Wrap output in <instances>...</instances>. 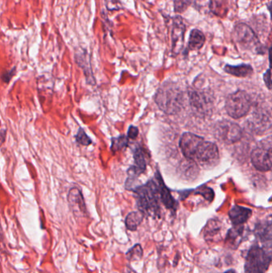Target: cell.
<instances>
[{
  "mask_svg": "<svg viewBox=\"0 0 272 273\" xmlns=\"http://www.w3.org/2000/svg\"><path fill=\"white\" fill-rule=\"evenodd\" d=\"M252 163L257 170L268 172L272 167V147L271 138L260 142L251 155Z\"/></svg>",
  "mask_w": 272,
  "mask_h": 273,
  "instance_id": "6",
  "label": "cell"
},
{
  "mask_svg": "<svg viewBox=\"0 0 272 273\" xmlns=\"http://www.w3.org/2000/svg\"><path fill=\"white\" fill-rule=\"evenodd\" d=\"M128 138L125 136H120L118 138H114L112 139V146L111 150L113 152H116L121 149L126 148L128 146Z\"/></svg>",
  "mask_w": 272,
  "mask_h": 273,
  "instance_id": "25",
  "label": "cell"
},
{
  "mask_svg": "<svg viewBox=\"0 0 272 273\" xmlns=\"http://www.w3.org/2000/svg\"><path fill=\"white\" fill-rule=\"evenodd\" d=\"M134 164L129 170V179L133 180L146 169V155L142 149L137 148L134 152Z\"/></svg>",
  "mask_w": 272,
  "mask_h": 273,
  "instance_id": "15",
  "label": "cell"
},
{
  "mask_svg": "<svg viewBox=\"0 0 272 273\" xmlns=\"http://www.w3.org/2000/svg\"><path fill=\"white\" fill-rule=\"evenodd\" d=\"M224 71L227 74H231L238 78H246L252 75L253 73V68L251 65H248V64H241L238 66L226 65L224 66Z\"/></svg>",
  "mask_w": 272,
  "mask_h": 273,
  "instance_id": "19",
  "label": "cell"
},
{
  "mask_svg": "<svg viewBox=\"0 0 272 273\" xmlns=\"http://www.w3.org/2000/svg\"><path fill=\"white\" fill-rule=\"evenodd\" d=\"M76 62L79 65L80 67H82L84 70L86 77L89 78L90 75L92 76V72H91V67L90 65V60L89 56L86 53V51H78L75 55Z\"/></svg>",
  "mask_w": 272,
  "mask_h": 273,
  "instance_id": "22",
  "label": "cell"
},
{
  "mask_svg": "<svg viewBox=\"0 0 272 273\" xmlns=\"http://www.w3.org/2000/svg\"><path fill=\"white\" fill-rule=\"evenodd\" d=\"M180 148L187 159L204 168H212L219 163V149L217 145L201 136L184 133L180 139Z\"/></svg>",
  "mask_w": 272,
  "mask_h": 273,
  "instance_id": "1",
  "label": "cell"
},
{
  "mask_svg": "<svg viewBox=\"0 0 272 273\" xmlns=\"http://www.w3.org/2000/svg\"><path fill=\"white\" fill-rule=\"evenodd\" d=\"M5 249L4 238H3V233H2V226L0 223V252L2 253Z\"/></svg>",
  "mask_w": 272,
  "mask_h": 273,
  "instance_id": "31",
  "label": "cell"
},
{
  "mask_svg": "<svg viewBox=\"0 0 272 273\" xmlns=\"http://www.w3.org/2000/svg\"><path fill=\"white\" fill-rule=\"evenodd\" d=\"M209 9L213 14L219 18H224L228 12L227 0H210Z\"/></svg>",
  "mask_w": 272,
  "mask_h": 273,
  "instance_id": "20",
  "label": "cell"
},
{
  "mask_svg": "<svg viewBox=\"0 0 272 273\" xmlns=\"http://www.w3.org/2000/svg\"><path fill=\"white\" fill-rule=\"evenodd\" d=\"M215 136L217 139L225 144L239 142L243 137V130L237 123L229 120L217 122L215 126Z\"/></svg>",
  "mask_w": 272,
  "mask_h": 273,
  "instance_id": "8",
  "label": "cell"
},
{
  "mask_svg": "<svg viewBox=\"0 0 272 273\" xmlns=\"http://www.w3.org/2000/svg\"><path fill=\"white\" fill-rule=\"evenodd\" d=\"M6 131L5 129H2L0 131V146H2V143L4 142L5 139H6Z\"/></svg>",
  "mask_w": 272,
  "mask_h": 273,
  "instance_id": "33",
  "label": "cell"
},
{
  "mask_svg": "<svg viewBox=\"0 0 272 273\" xmlns=\"http://www.w3.org/2000/svg\"><path fill=\"white\" fill-rule=\"evenodd\" d=\"M252 211L248 208L235 206L229 211V218L234 226L243 225L252 216Z\"/></svg>",
  "mask_w": 272,
  "mask_h": 273,
  "instance_id": "14",
  "label": "cell"
},
{
  "mask_svg": "<svg viewBox=\"0 0 272 273\" xmlns=\"http://www.w3.org/2000/svg\"><path fill=\"white\" fill-rule=\"evenodd\" d=\"M76 141L78 143L83 145V146H89V145L92 143L91 139L89 138L84 129H82V128H80L78 134L76 135Z\"/></svg>",
  "mask_w": 272,
  "mask_h": 273,
  "instance_id": "27",
  "label": "cell"
},
{
  "mask_svg": "<svg viewBox=\"0 0 272 273\" xmlns=\"http://www.w3.org/2000/svg\"><path fill=\"white\" fill-rule=\"evenodd\" d=\"M68 203L70 210L76 217H84L86 214V204L82 192L77 187L70 189L68 193Z\"/></svg>",
  "mask_w": 272,
  "mask_h": 273,
  "instance_id": "12",
  "label": "cell"
},
{
  "mask_svg": "<svg viewBox=\"0 0 272 273\" xmlns=\"http://www.w3.org/2000/svg\"><path fill=\"white\" fill-rule=\"evenodd\" d=\"M193 2V0H174L175 12L183 13L188 9Z\"/></svg>",
  "mask_w": 272,
  "mask_h": 273,
  "instance_id": "26",
  "label": "cell"
},
{
  "mask_svg": "<svg viewBox=\"0 0 272 273\" xmlns=\"http://www.w3.org/2000/svg\"><path fill=\"white\" fill-rule=\"evenodd\" d=\"M224 273H236V272L234 269H230V270H227Z\"/></svg>",
  "mask_w": 272,
  "mask_h": 273,
  "instance_id": "34",
  "label": "cell"
},
{
  "mask_svg": "<svg viewBox=\"0 0 272 273\" xmlns=\"http://www.w3.org/2000/svg\"><path fill=\"white\" fill-rule=\"evenodd\" d=\"M244 228V226L238 225L229 229L226 236V244L231 247L232 249H236L239 244L241 243Z\"/></svg>",
  "mask_w": 272,
  "mask_h": 273,
  "instance_id": "18",
  "label": "cell"
},
{
  "mask_svg": "<svg viewBox=\"0 0 272 273\" xmlns=\"http://www.w3.org/2000/svg\"><path fill=\"white\" fill-rule=\"evenodd\" d=\"M107 8L109 10H119L120 6H118V0H106Z\"/></svg>",
  "mask_w": 272,
  "mask_h": 273,
  "instance_id": "29",
  "label": "cell"
},
{
  "mask_svg": "<svg viewBox=\"0 0 272 273\" xmlns=\"http://www.w3.org/2000/svg\"><path fill=\"white\" fill-rule=\"evenodd\" d=\"M221 231V224L219 220H209L205 227V237L207 240H213L214 236H218Z\"/></svg>",
  "mask_w": 272,
  "mask_h": 273,
  "instance_id": "23",
  "label": "cell"
},
{
  "mask_svg": "<svg viewBox=\"0 0 272 273\" xmlns=\"http://www.w3.org/2000/svg\"><path fill=\"white\" fill-rule=\"evenodd\" d=\"M155 180L158 183V192H159L160 200L164 204L166 209L176 212L177 208V202L175 201L172 196L171 195L169 189L164 185V181L162 180V176L159 172H156Z\"/></svg>",
  "mask_w": 272,
  "mask_h": 273,
  "instance_id": "13",
  "label": "cell"
},
{
  "mask_svg": "<svg viewBox=\"0 0 272 273\" xmlns=\"http://www.w3.org/2000/svg\"><path fill=\"white\" fill-rule=\"evenodd\" d=\"M185 31L186 27L184 25L182 18L180 16L174 17L171 31L172 52L174 55H177L182 50Z\"/></svg>",
  "mask_w": 272,
  "mask_h": 273,
  "instance_id": "10",
  "label": "cell"
},
{
  "mask_svg": "<svg viewBox=\"0 0 272 273\" xmlns=\"http://www.w3.org/2000/svg\"><path fill=\"white\" fill-rule=\"evenodd\" d=\"M134 192L137 194L139 211L144 215L147 214L153 217H159L161 213L160 197L158 183L156 180L149 181L143 186L138 187Z\"/></svg>",
  "mask_w": 272,
  "mask_h": 273,
  "instance_id": "3",
  "label": "cell"
},
{
  "mask_svg": "<svg viewBox=\"0 0 272 273\" xmlns=\"http://www.w3.org/2000/svg\"><path fill=\"white\" fill-rule=\"evenodd\" d=\"M264 81L267 87L269 90H272V74H271L270 68H268V70L264 73Z\"/></svg>",
  "mask_w": 272,
  "mask_h": 273,
  "instance_id": "28",
  "label": "cell"
},
{
  "mask_svg": "<svg viewBox=\"0 0 272 273\" xmlns=\"http://www.w3.org/2000/svg\"><path fill=\"white\" fill-rule=\"evenodd\" d=\"M206 38L202 31L198 29H193L191 31L190 36L188 39V50L191 52L199 51L205 45Z\"/></svg>",
  "mask_w": 272,
  "mask_h": 273,
  "instance_id": "17",
  "label": "cell"
},
{
  "mask_svg": "<svg viewBox=\"0 0 272 273\" xmlns=\"http://www.w3.org/2000/svg\"><path fill=\"white\" fill-rule=\"evenodd\" d=\"M255 233L259 240L262 243H268L271 244L272 243V222L268 221L260 222L256 225L255 229Z\"/></svg>",
  "mask_w": 272,
  "mask_h": 273,
  "instance_id": "16",
  "label": "cell"
},
{
  "mask_svg": "<svg viewBox=\"0 0 272 273\" xmlns=\"http://www.w3.org/2000/svg\"><path fill=\"white\" fill-rule=\"evenodd\" d=\"M142 256H143V249L140 244H136L126 253L127 259L130 261H139L142 258Z\"/></svg>",
  "mask_w": 272,
  "mask_h": 273,
  "instance_id": "24",
  "label": "cell"
},
{
  "mask_svg": "<svg viewBox=\"0 0 272 273\" xmlns=\"http://www.w3.org/2000/svg\"><path fill=\"white\" fill-rule=\"evenodd\" d=\"M252 104V99L248 93L237 91L227 96L225 109L230 117L238 119L248 114Z\"/></svg>",
  "mask_w": 272,
  "mask_h": 273,
  "instance_id": "5",
  "label": "cell"
},
{
  "mask_svg": "<svg viewBox=\"0 0 272 273\" xmlns=\"http://www.w3.org/2000/svg\"><path fill=\"white\" fill-rule=\"evenodd\" d=\"M144 214L141 212H132L125 218V226L129 231H136L144 219Z\"/></svg>",
  "mask_w": 272,
  "mask_h": 273,
  "instance_id": "21",
  "label": "cell"
},
{
  "mask_svg": "<svg viewBox=\"0 0 272 273\" xmlns=\"http://www.w3.org/2000/svg\"><path fill=\"white\" fill-rule=\"evenodd\" d=\"M13 72H14V70H12L11 71L6 72L5 74H2V80L6 82H9L11 77H12Z\"/></svg>",
  "mask_w": 272,
  "mask_h": 273,
  "instance_id": "32",
  "label": "cell"
},
{
  "mask_svg": "<svg viewBox=\"0 0 272 273\" xmlns=\"http://www.w3.org/2000/svg\"><path fill=\"white\" fill-rule=\"evenodd\" d=\"M248 127L252 131L256 133H262L270 129L272 126V117L269 111L264 109H257L255 113H252L248 121Z\"/></svg>",
  "mask_w": 272,
  "mask_h": 273,
  "instance_id": "11",
  "label": "cell"
},
{
  "mask_svg": "<svg viewBox=\"0 0 272 273\" xmlns=\"http://www.w3.org/2000/svg\"><path fill=\"white\" fill-rule=\"evenodd\" d=\"M190 97V104L192 109L195 113L201 116H207L209 113H212L213 107V99L210 94L207 91H191L189 94Z\"/></svg>",
  "mask_w": 272,
  "mask_h": 273,
  "instance_id": "9",
  "label": "cell"
},
{
  "mask_svg": "<svg viewBox=\"0 0 272 273\" xmlns=\"http://www.w3.org/2000/svg\"><path fill=\"white\" fill-rule=\"evenodd\" d=\"M233 38L235 41L245 49L256 48L257 53L261 54L262 46L260 39L254 32L252 27L245 23H239L234 27Z\"/></svg>",
  "mask_w": 272,
  "mask_h": 273,
  "instance_id": "7",
  "label": "cell"
},
{
  "mask_svg": "<svg viewBox=\"0 0 272 273\" xmlns=\"http://www.w3.org/2000/svg\"><path fill=\"white\" fill-rule=\"evenodd\" d=\"M138 129L135 126H133L131 125L130 127L129 128V130H128V137L129 138H132V139H135L137 138V135H138Z\"/></svg>",
  "mask_w": 272,
  "mask_h": 273,
  "instance_id": "30",
  "label": "cell"
},
{
  "mask_svg": "<svg viewBox=\"0 0 272 273\" xmlns=\"http://www.w3.org/2000/svg\"><path fill=\"white\" fill-rule=\"evenodd\" d=\"M272 261L271 248H262L257 244L251 247L246 257L245 273H265Z\"/></svg>",
  "mask_w": 272,
  "mask_h": 273,
  "instance_id": "4",
  "label": "cell"
},
{
  "mask_svg": "<svg viewBox=\"0 0 272 273\" xmlns=\"http://www.w3.org/2000/svg\"><path fill=\"white\" fill-rule=\"evenodd\" d=\"M155 102L166 114H176L182 109L184 95L175 83L164 82L156 93Z\"/></svg>",
  "mask_w": 272,
  "mask_h": 273,
  "instance_id": "2",
  "label": "cell"
}]
</instances>
